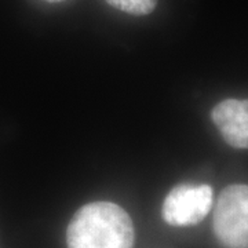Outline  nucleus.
<instances>
[{"instance_id":"1","label":"nucleus","mask_w":248,"mask_h":248,"mask_svg":"<svg viewBox=\"0 0 248 248\" xmlns=\"http://www.w3.org/2000/svg\"><path fill=\"white\" fill-rule=\"evenodd\" d=\"M134 239L130 215L110 202L83 205L66 231L68 248H133Z\"/></svg>"},{"instance_id":"2","label":"nucleus","mask_w":248,"mask_h":248,"mask_svg":"<svg viewBox=\"0 0 248 248\" xmlns=\"http://www.w3.org/2000/svg\"><path fill=\"white\" fill-rule=\"evenodd\" d=\"M214 233L225 248H248V185L233 184L214 208Z\"/></svg>"},{"instance_id":"3","label":"nucleus","mask_w":248,"mask_h":248,"mask_svg":"<svg viewBox=\"0 0 248 248\" xmlns=\"http://www.w3.org/2000/svg\"><path fill=\"white\" fill-rule=\"evenodd\" d=\"M213 202L214 190L210 185L181 184L166 196L161 215L171 226H193L208 215Z\"/></svg>"},{"instance_id":"4","label":"nucleus","mask_w":248,"mask_h":248,"mask_svg":"<svg viewBox=\"0 0 248 248\" xmlns=\"http://www.w3.org/2000/svg\"><path fill=\"white\" fill-rule=\"evenodd\" d=\"M211 119L228 145L248 149V99H223L214 107Z\"/></svg>"},{"instance_id":"5","label":"nucleus","mask_w":248,"mask_h":248,"mask_svg":"<svg viewBox=\"0 0 248 248\" xmlns=\"http://www.w3.org/2000/svg\"><path fill=\"white\" fill-rule=\"evenodd\" d=\"M159 0H107L109 6L131 16H148L156 9Z\"/></svg>"},{"instance_id":"6","label":"nucleus","mask_w":248,"mask_h":248,"mask_svg":"<svg viewBox=\"0 0 248 248\" xmlns=\"http://www.w3.org/2000/svg\"><path fill=\"white\" fill-rule=\"evenodd\" d=\"M46 1H50V3H60V1H63V0H46Z\"/></svg>"}]
</instances>
